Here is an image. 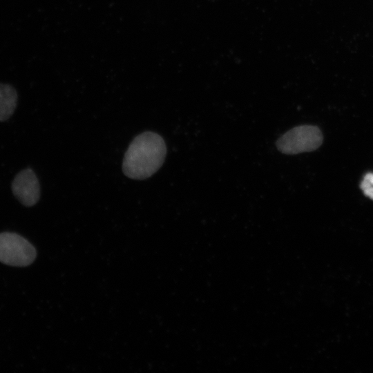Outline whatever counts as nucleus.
<instances>
[{"label":"nucleus","instance_id":"obj_2","mask_svg":"<svg viewBox=\"0 0 373 373\" xmlns=\"http://www.w3.org/2000/svg\"><path fill=\"white\" fill-rule=\"evenodd\" d=\"M323 143V134L318 127L312 125L296 126L276 141L279 151L287 155L310 152L317 149Z\"/></svg>","mask_w":373,"mask_h":373},{"label":"nucleus","instance_id":"obj_5","mask_svg":"<svg viewBox=\"0 0 373 373\" xmlns=\"http://www.w3.org/2000/svg\"><path fill=\"white\" fill-rule=\"evenodd\" d=\"M17 102L15 89L10 85L0 83V121H5L12 115Z\"/></svg>","mask_w":373,"mask_h":373},{"label":"nucleus","instance_id":"obj_6","mask_svg":"<svg viewBox=\"0 0 373 373\" xmlns=\"http://www.w3.org/2000/svg\"><path fill=\"white\" fill-rule=\"evenodd\" d=\"M361 189L367 197L373 200V173H367L364 175Z\"/></svg>","mask_w":373,"mask_h":373},{"label":"nucleus","instance_id":"obj_1","mask_svg":"<svg viewBox=\"0 0 373 373\" xmlns=\"http://www.w3.org/2000/svg\"><path fill=\"white\" fill-rule=\"evenodd\" d=\"M166 154L163 138L154 132H144L133 139L126 151L122 171L131 179L148 178L162 166Z\"/></svg>","mask_w":373,"mask_h":373},{"label":"nucleus","instance_id":"obj_3","mask_svg":"<svg viewBox=\"0 0 373 373\" xmlns=\"http://www.w3.org/2000/svg\"><path fill=\"white\" fill-rule=\"evenodd\" d=\"M35 247L22 236L11 232L0 233V262L3 264L25 267L35 259Z\"/></svg>","mask_w":373,"mask_h":373},{"label":"nucleus","instance_id":"obj_4","mask_svg":"<svg viewBox=\"0 0 373 373\" xmlns=\"http://www.w3.org/2000/svg\"><path fill=\"white\" fill-rule=\"evenodd\" d=\"M12 189L15 197L27 207L35 204L40 197L39 183L30 169L17 174L12 182Z\"/></svg>","mask_w":373,"mask_h":373}]
</instances>
